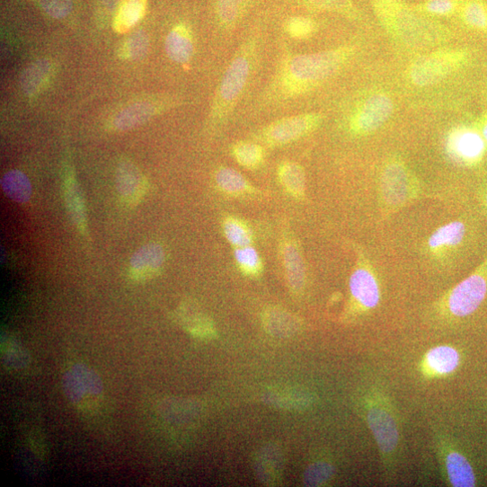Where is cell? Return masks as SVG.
<instances>
[{
  "mask_svg": "<svg viewBox=\"0 0 487 487\" xmlns=\"http://www.w3.org/2000/svg\"><path fill=\"white\" fill-rule=\"evenodd\" d=\"M235 259L244 274L257 277L263 270V263L259 252L251 246L236 249Z\"/></svg>",
  "mask_w": 487,
  "mask_h": 487,
  "instance_id": "cell-33",
  "label": "cell"
},
{
  "mask_svg": "<svg viewBox=\"0 0 487 487\" xmlns=\"http://www.w3.org/2000/svg\"><path fill=\"white\" fill-rule=\"evenodd\" d=\"M223 231L227 241L236 249L251 246L253 242L251 227L237 217H227L223 222Z\"/></svg>",
  "mask_w": 487,
  "mask_h": 487,
  "instance_id": "cell-32",
  "label": "cell"
},
{
  "mask_svg": "<svg viewBox=\"0 0 487 487\" xmlns=\"http://www.w3.org/2000/svg\"><path fill=\"white\" fill-rule=\"evenodd\" d=\"M356 54L357 47L347 44L320 52L288 57L277 70L265 98L288 102L306 95L339 75Z\"/></svg>",
  "mask_w": 487,
  "mask_h": 487,
  "instance_id": "cell-1",
  "label": "cell"
},
{
  "mask_svg": "<svg viewBox=\"0 0 487 487\" xmlns=\"http://www.w3.org/2000/svg\"><path fill=\"white\" fill-rule=\"evenodd\" d=\"M44 12L53 19L66 18L74 7V0H40Z\"/></svg>",
  "mask_w": 487,
  "mask_h": 487,
  "instance_id": "cell-36",
  "label": "cell"
},
{
  "mask_svg": "<svg viewBox=\"0 0 487 487\" xmlns=\"http://www.w3.org/2000/svg\"><path fill=\"white\" fill-rule=\"evenodd\" d=\"M350 289L354 302L361 310L369 311L379 305V285L367 269L359 268L354 271L350 280Z\"/></svg>",
  "mask_w": 487,
  "mask_h": 487,
  "instance_id": "cell-15",
  "label": "cell"
},
{
  "mask_svg": "<svg viewBox=\"0 0 487 487\" xmlns=\"http://www.w3.org/2000/svg\"><path fill=\"white\" fill-rule=\"evenodd\" d=\"M281 255L288 284L294 292L300 293L305 284V267L297 243L292 238L285 239Z\"/></svg>",
  "mask_w": 487,
  "mask_h": 487,
  "instance_id": "cell-19",
  "label": "cell"
},
{
  "mask_svg": "<svg viewBox=\"0 0 487 487\" xmlns=\"http://www.w3.org/2000/svg\"><path fill=\"white\" fill-rule=\"evenodd\" d=\"M377 22L397 46L427 52L447 44L450 31L436 20L420 14L405 0H367Z\"/></svg>",
  "mask_w": 487,
  "mask_h": 487,
  "instance_id": "cell-2",
  "label": "cell"
},
{
  "mask_svg": "<svg viewBox=\"0 0 487 487\" xmlns=\"http://www.w3.org/2000/svg\"><path fill=\"white\" fill-rule=\"evenodd\" d=\"M381 186L388 204H403L411 191V176L405 165L397 160L389 162L382 172Z\"/></svg>",
  "mask_w": 487,
  "mask_h": 487,
  "instance_id": "cell-12",
  "label": "cell"
},
{
  "mask_svg": "<svg viewBox=\"0 0 487 487\" xmlns=\"http://www.w3.org/2000/svg\"><path fill=\"white\" fill-rule=\"evenodd\" d=\"M334 474V466L326 461L313 464L306 471L305 482L309 486H320L327 483Z\"/></svg>",
  "mask_w": 487,
  "mask_h": 487,
  "instance_id": "cell-35",
  "label": "cell"
},
{
  "mask_svg": "<svg viewBox=\"0 0 487 487\" xmlns=\"http://www.w3.org/2000/svg\"><path fill=\"white\" fill-rule=\"evenodd\" d=\"M279 178L284 189L292 196L301 199L305 193L306 177L304 167L291 161L279 166Z\"/></svg>",
  "mask_w": 487,
  "mask_h": 487,
  "instance_id": "cell-24",
  "label": "cell"
},
{
  "mask_svg": "<svg viewBox=\"0 0 487 487\" xmlns=\"http://www.w3.org/2000/svg\"><path fill=\"white\" fill-rule=\"evenodd\" d=\"M457 15L468 29L487 33V4L483 0H462Z\"/></svg>",
  "mask_w": 487,
  "mask_h": 487,
  "instance_id": "cell-26",
  "label": "cell"
},
{
  "mask_svg": "<svg viewBox=\"0 0 487 487\" xmlns=\"http://www.w3.org/2000/svg\"><path fill=\"white\" fill-rule=\"evenodd\" d=\"M55 73V66L49 59H39L31 64L21 78V87L28 98H35L47 88Z\"/></svg>",
  "mask_w": 487,
  "mask_h": 487,
  "instance_id": "cell-20",
  "label": "cell"
},
{
  "mask_svg": "<svg viewBox=\"0 0 487 487\" xmlns=\"http://www.w3.org/2000/svg\"><path fill=\"white\" fill-rule=\"evenodd\" d=\"M116 185L121 199L130 206L140 203L148 191L146 178L129 159H123L118 164Z\"/></svg>",
  "mask_w": 487,
  "mask_h": 487,
  "instance_id": "cell-11",
  "label": "cell"
},
{
  "mask_svg": "<svg viewBox=\"0 0 487 487\" xmlns=\"http://www.w3.org/2000/svg\"><path fill=\"white\" fill-rule=\"evenodd\" d=\"M149 49L148 35L143 31H138L125 40L119 49L118 55L122 60L140 61L147 56Z\"/></svg>",
  "mask_w": 487,
  "mask_h": 487,
  "instance_id": "cell-31",
  "label": "cell"
},
{
  "mask_svg": "<svg viewBox=\"0 0 487 487\" xmlns=\"http://www.w3.org/2000/svg\"><path fill=\"white\" fill-rule=\"evenodd\" d=\"M232 155L241 166L253 170L262 165L266 152L258 143L239 142L233 146Z\"/></svg>",
  "mask_w": 487,
  "mask_h": 487,
  "instance_id": "cell-29",
  "label": "cell"
},
{
  "mask_svg": "<svg viewBox=\"0 0 487 487\" xmlns=\"http://www.w3.org/2000/svg\"><path fill=\"white\" fill-rule=\"evenodd\" d=\"M469 57V53L461 49H434L412 61L405 71V79L416 88L438 85L461 70Z\"/></svg>",
  "mask_w": 487,
  "mask_h": 487,
  "instance_id": "cell-5",
  "label": "cell"
},
{
  "mask_svg": "<svg viewBox=\"0 0 487 487\" xmlns=\"http://www.w3.org/2000/svg\"><path fill=\"white\" fill-rule=\"evenodd\" d=\"M466 235L463 221L449 222L437 229L429 237L428 245L431 251L454 248L460 245Z\"/></svg>",
  "mask_w": 487,
  "mask_h": 487,
  "instance_id": "cell-23",
  "label": "cell"
},
{
  "mask_svg": "<svg viewBox=\"0 0 487 487\" xmlns=\"http://www.w3.org/2000/svg\"><path fill=\"white\" fill-rule=\"evenodd\" d=\"M184 325L186 331L197 338H207L214 332L210 322L202 316L190 317L185 321Z\"/></svg>",
  "mask_w": 487,
  "mask_h": 487,
  "instance_id": "cell-37",
  "label": "cell"
},
{
  "mask_svg": "<svg viewBox=\"0 0 487 487\" xmlns=\"http://www.w3.org/2000/svg\"><path fill=\"white\" fill-rule=\"evenodd\" d=\"M461 364V356L451 346H438L430 349L422 360V371L426 376L440 377L452 375Z\"/></svg>",
  "mask_w": 487,
  "mask_h": 487,
  "instance_id": "cell-16",
  "label": "cell"
},
{
  "mask_svg": "<svg viewBox=\"0 0 487 487\" xmlns=\"http://www.w3.org/2000/svg\"><path fill=\"white\" fill-rule=\"evenodd\" d=\"M286 32L289 37L297 40H305L314 37L318 31L315 21L307 17L290 18L285 26Z\"/></svg>",
  "mask_w": 487,
  "mask_h": 487,
  "instance_id": "cell-34",
  "label": "cell"
},
{
  "mask_svg": "<svg viewBox=\"0 0 487 487\" xmlns=\"http://www.w3.org/2000/svg\"><path fill=\"white\" fill-rule=\"evenodd\" d=\"M164 261L165 252L163 247L156 243L147 244L133 256L129 277L136 281L153 279L162 271Z\"/></svg>",
  "mask_w": 487,
  "mask_h": 487,
  "instance_id": "cell-13",
  "label": "cell"
},
{
  "mask_svg": "<svg viewBox=\"0 0 487 487\" xmlns=\"http://www.w3.org/2000/svg\"><path fill=\"white\" fill-rule=\"evenodd\" d=\"M2 185L6 194L21 203L28 201L32 193L29 178L21 171H11L3 178Z\"/></svg>",
  "mask_w": 487,
  "mask_h": 487,
  "instance_id": "cell-30",
  "label": "cell"
},
{
  "mask_svg": "<svg viewBox=\"0 0 487 487\" xmlns=\"http://www.w3.org/2000/svg\"><path fill=\"white\" fill-rule=\"evenodd\" d=\"M394 113V102L388 93H371L352 110L348 120L349 131L358 137L373 134L385 126Z\"/></svg>",
  "mask_w": 487,
  "mask_h": 487,
  "instance_id": "cell-6",
  "label": "cell"
},
{
  "mask_svg": "<svg viewBox=\"0 0 487 487\" xmlns=\"http://www.w3.org/2000/svg\"><path fill=\"white\" fill-rule=\"evenodd\" d=\"M486 145L480 132L468 127H456L447 134L445 148L453 162L470 166L483 160Z\"/></svg>",
  "mask_w": 487,
  "mask_h": 487,
  "instance_id": "cell-10",
  "label": "cell"
},
{
  "mask_svg": "<svg viewBox=\"0 0 487 487\" xmlns=\"http://www.w3.org/2000/svg\"><path fill=\"white\" fill-rule=\"evenodd\" d=\"M64 195L72 220L80 233L86 235L88 221L84 199L75 175L70 168L65 174Z\"/></svg>",
  "mask_w": 487,
  "mask_h": 487,
  "instance_id": "cell-17",
  "label": "cell"
},
{
  "mask_svg": "<svg viewBox=\"0 0 487 487\" xmlns=\"http://www.w3.org/2000/svg\"><path fill=\"white\" fill-rule=\"evenodd\" d=\"M260 34L243 40L223 73L211 103L208 126L221 129L233 115L255 75L262 51Z\"/></svg>",
  "mask_w": 487,
  "mask_h": 487,
  "instance_id": "cell-3",
  "label": "cell"
},
{
  "mask_svg": "<svg viewBox=\"0 0 487 487\" xmlns=\"http://www.w3.org/2000/svg\"><path fill=\"white\" fill-rule=\"evenodd\" d=\"M303 4L316 13H329L344 17L351 22L361 21L353 0H302Z\"/></svg>",
  "mask_w": 487,
  "mask_h": 487,
  "instance_id": "cell-25",
  "label": "cell"
},
{
  "mask_svg": "<svg viewBox=\"0 0 487 487\" xmlns=\"http://www.w3.org/2000/svg\"><path fill=\"white\" fill-rule=\"evenodd\" d=\"M178 103L172 96H155L127 105L111 120L110 128L114 131H127L140 127Z\"/></svg>",
  "mask_w": 487,
  "mask_h": 487,
  "instance_id": "cell-9",
  "label": "cell"
},
{
  "mask_svg": "<svg viewBox=\"0 0 487 487\" xmlns=\"http://www.w3.org/2000/svg\"><path fill=\"white\" fill-rule=\"evenodd\" d=\"M484 204H485V206L487 208V190H486V192L484 194Z\"/></svg>",
  "mask_w": 487,
  "mask_h": 487,
  "instance_id": "cell-40",
  "label": "cell"
},
{
  "mask_svg": "<svg viewBox=\"0 0 487 487\" xmlns=\"http://www.w3.org/2000/svg\"><path fill=\"white\" fill-rule=\"evenodd\" d=\"M252 0H214L215 19L220 31L231 32L250 9Z\"/></svg>",
  "mask_w": 487,
  "mask_h": 487,
  "instance_id": "cell-21",
  "label": "cell"
},
{
  "mask_svg": "<svg viewBox=\"0 0 487 487\" xmlns=\"http://www.w3.org/2000/svg\"><path fill=\"white\" fill-rule=\"evenodd\" d=\"M462 0H423L412 4L420 14L432 20L457 15Z\"/></svg>",
  "mask_w": 487,
  "mask_h": 487,
  "instance_id": "cell-28",
  "label": "cell"
},
{
  "mask_svg": "<svg viewBox=\"0 0 487 487\" xmlns=\"http://www.w3.org/2000/svg\"><path fill=\"white\" fill-rule=\"evenodd\" d=\"M365 410L367 425L377 444L383 465L390 473L396 466L400 447L395 409L382 390L373 388L366 400Z\"/></svg>",
  "mask_w": 487,
  "mask_h": 487,
  "instance_id": "cell-4",
  "label": "cell"
},
{
  "mask_svg": "<svg viewBox=\"0 0 487 487\" xmlns=\"http://www.w3.org/2000/svg\"><path fill=\"white\" fill-rule=\"evenodd\" d=\"M487 296V258L465 279L447 295V308L450 315L465 318L475 313Z\"/></svg>",
  "mask_w": 487,
  "mask_h": 487,
  "instance_id": "cell-8",
  "label": "cell"
},
{
  "mask_svg": "<svg viewBox=\"0 0 487 487\" xmlns=\"http://www.w3.org/2000/svg\"><path fill=\"white\" fill-rule=\"evenodd\" d=\"M325 120L319 112L286 117L264 127L258 137L270 147H279L296 142L318 129Z\"/></svg>",
  "mask_w": 487,
  "mask_h": 487,
  "instance_id": "cell-7",
  "label": "cell"
},
{
  "mask_svg": "<svg viewBox=\"0 0 487 487\" xmlns=\"http://www.w3.org/2000/svg\"><path fill=\"white\" fill-rule=\"evenodd\" d=\"M215 182L222 191L233 196L251 194L255 190L245 177L229 167L218 168L215 173Z\"/></svg>",
  "mask_w": 487,
  "mask_h": 487,
  "instance_id": "cell-27",
  "label": "cell"
},
{
  "mask_svg": "<svg viewBox=\"0 0 487 487\" xmlns=\"http://www.w3.org/2000/svg\"><path fill=\"white\" fill-rule=\"evenodd\" d=\"M146 9L147 0H121L112 22L115 32L125 34L132 31L143 20Z\"/></svg>",
  "mask_w": 487,
  "mask_h": 487,
  "instance_id": "cell-22",
  "label": "cell"
},
{
  "mask_svg": "<svg viewBox=\"0 0 487 487\" xmlns=\"http://www.w3.org/2000/svg\"><path fill=\"white\" fill-rule=\"evenodd\" d=\"M164 48L172 62L179 65L188 64L195 51L194 40L190 28L183 24L173 27L166 37Z\"/></svg>",
  "mask_w": 487,
  "mask_h": 487,
  "instance_id": "cell-18",
  "label": "cell"
},
{
  "mask_svg": "<svg viewBox=\"0 0 487 487\" xmlns=\"http://www.w3.org/2000/svg\"><path fill=\"white\" fill-rule=\"evenodd\" d=\"M480 133L483 136L485 143L487 144V117L483 120Z\"/></svg>",
  "mask_w": 487,
  "mask_h": 487,
  "instance_id": "cell-39",
  "label": "cell"
},
{
  "mask_svg": "<svg viewBox=\"0 0 487 487\" xmlns=\"http://www.w3.org/2000/svg\"><path fill=\"white\" fill-rule=\"evenodd\" d=\"M442 454L447 482L451 486L474 487L477 484L474 469L462 452L447 445Z\"/></svg>",
  "mask_w": 487,
  "mask_h": 487,
  "instance_id": "cell-14",
  "label": "cell"
},
{
  "mask_svg": "<svg viewBox=\"0 0 487 487\" xmlns=\"http://www.w3.org/2000/svg\"><path fill=\"white\" fill-rule=\"evenodd\" d=\"M121 0H97L98 17L104 23L114 17Z\"/></svg>",
  "mask_w": 487,
  "mask_h": 487,
  "instance_id": "cell-38",
  "label": "cell"
}]
</instances>
